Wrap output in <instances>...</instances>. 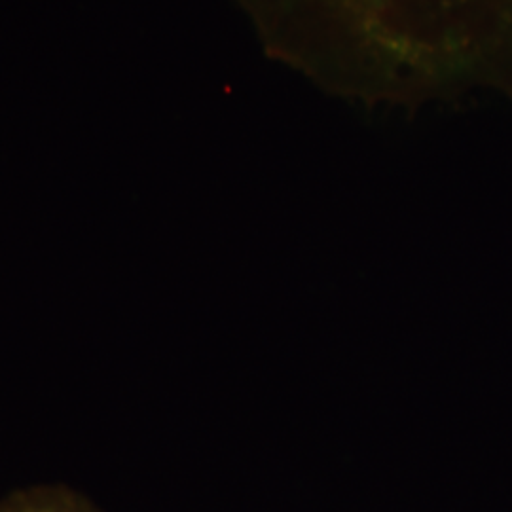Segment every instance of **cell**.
<instances>
[{
  "instance_id": "obj_1",
  "label": "cell",
  "mask_w": 512,
  "mask_h": 512,
  "mask_svg": "<svg viewBox=\"0 0 512 512\" xmlns=\"http://www.w3.org/2000/svg\"><path fill=\"white\" fill-rule=\"evenodd\" d=\"M270 54L325 90L418 105L492 73L507 0H230Z\"/></svg>"
},
{
  "instance_id": "obj_2",
  "label": "cell",
  "mask_w": 512,
  "mask_h": 512,
  "mask_svg": "<svg viewBox=\"0 0 512 512\" xmlns=\"http://www.w3.org/2000/svg\"><path fill=\"white\" fill-rule=\"evenodd\" d=\"M0 512H101L67 486H33L0 499Z\"/></svg>"
}]
</instances>
